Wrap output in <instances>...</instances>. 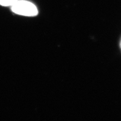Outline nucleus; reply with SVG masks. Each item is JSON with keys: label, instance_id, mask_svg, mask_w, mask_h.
Wrapping results in <instances>:
<instances>
[{"label": "nucleus", "instance_id": "1", "mask_svg": "<svg viewBox=\"0 0 121 121\" xmlns=\"http://www.w3.org/2000/svg\"><path fill=\"white\" fill-rule=\"evenodd\" d=\"M13 12L17 14L28 16H34L37 15V7L31 3L25 1H17L12 6Z\"/></svg>", "mask_w": 121, "mask_h": 121}, {"label": "nucleus", "instance_id": "2", "mask_svg": "<svg viewBox=\"0 0 121 121\" xmlns=\"http://www.w3.org/2000/svg\"><path fill=\"white\" fill-rule=\"evenodd\" d=\"M17 0H0V4L2 6H13L17 2Z\"/></svg>", "mask_w": 121, "mask_h": 121}]
</instances>
